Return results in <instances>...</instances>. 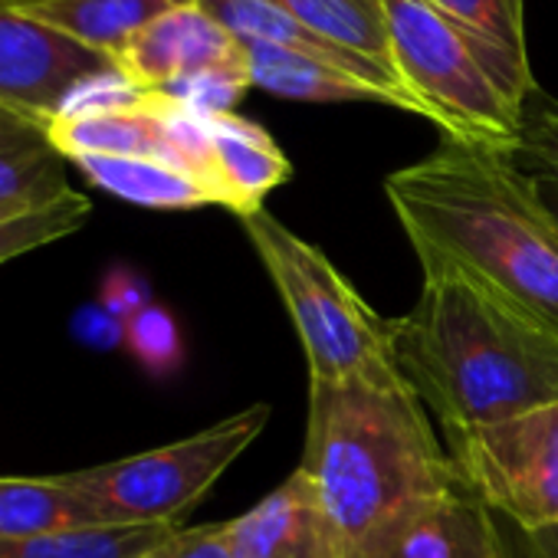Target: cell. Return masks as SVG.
<instances>
[{"instance_id": "6da1fadb", "label": "cell", "mask_w": 558, "mask_h": 558, "mask_svg": "<svg viewBox=\"0 0 558 558\" xmlns=\"http://www.w3.org/2000/svg\"><path fill=\"white\" fill-rule=\"evenodd\" d=\"M385 194L421 263L450 266L558 332V217L509 148L444 138Z\"/></svg>"}, {"instance_id": "7a4b0ae2", "label": "cell", "mask_w": 558, "mask_h": 558, "mask_svg": "<svg viewBox=\"0 0 558 558\" xmlns=\"http://www.w3.org/2000/svg\"><path fill=\"white\" fill-rule=\"evenodd\" d=\"M421 266V296L391 319V339L404 381L447 434L558 401L555 329L450 266Z\"/></svg>"}, {"instance_id": "3957f363", "label": "cell", "mask_w": 558, "mask_h": 558, "mask_svg": "<svg viewBox=\"0 0 558 558\" xmlns=\"http://www.w3.org/2000/svg\"><path fill=\"white\" fill-rule=\"evenodd\" d=\"M300 470L313 480L345 558H372L408 512L463 486L404 378L310 381Z\"/></svg>"}, {"instance_id": "277c9868", "label": "cell", "mask_w": 558, "mask_h": 558, "mask_svg": "<svg viewBox=\"0 0 558 558\" xmlns=\"http://www.w3.org/2000/svg\"><path fill=\"white\" fill-rule=\"evenodd\" d=\"M259 263L283 300L310 362V381H401L391 319H381L332 259L279 223L266 207L240 217Z\"/></svg>"}, {"instance_id": "5b68a950", "label": "cell", "mask_w": 558, "mask_h": 558, "mask_svg": "<svg viewBox=\"0 0 558 558\" xmlns=\"http://www.w3.org/2000/svg\"><path fill=\"white\" fill-rule=\"evenodd\" d=\"M391 63L444 138L515 151L525 112L502 93L470 37L427 0H385Z\"/></svg>"}, {"instance_id": "8992f818", "label": "cell", "mask_w": 558, "mask_h": 558, "mask_svg": "<svg viewBox=\"0 0 558 558\" xmlns=\"http://www.w3.org/2000/svg\"><path fill=\"white\" fill-rule=\"evenodd\" d=\"M269 408L253 404L184 440L63 473L96 525H178L233 460L266 430Z\"/></svg>"}, {"instance_id": "52a82bcc", "label": "cell", "mask_w": 558, "mask_h": 558, "mask_svg": "<svg viewBox=\"0 0 558 558\" xmlns=\"http://www.w3.org/2000/svg\"><path fill=\"white\" fill-rule=\"evenodd\" d=\"M447 437L450 463L476 502L522 532L558 529V401Z\"/></svg>"}, {"instance_id": "ba28073f", "label": "cell", "mask_w": 558, "mask_h": 558, "mask_svg": "<svg viewBox=\"0 0 558 558\" xmlns=\"http://www.w3.org/2000/svg\"><path fill=\"white\" fill-rule=\"evenodd\" d=\"M116 70L112 57L89 50L14 8H0V102L4 106L53 122L80 86Z\"/></svg>"}, {"instance_id": "9c48e42d", "label": "cell", "mask_w": 558, "mask_h": 558, "mask_svg": "<svg viewBox=\"0 0 558 558\" xmlns=\"http://www.w3.org/2000/svg\"><path fill=\"white\" fill-rule=\"evenodd\" d=\"M116 66L145 93H165L178 83L220 70H250L243 44L197 4L174 8L151 21L122 47Z\"/></svg>"}, {"instance_id": "30bf717a", "label": "cell", "mask_w": 558, "mask_h": 558, "mask_svg": "<svg viewBox=\"0 0 558 558\" xmlns=\"http://www.w3.org/2000/svg\"><path fill=\"white\" fill-rule=\"evenodd\" d=\"M223 525L236 558H345L316 486L300 466L250 512Z\"/></svg>"}, {"instance_id": "8fae6325", "label": "cell", "mask_w": 558, "mask_h": 558, "mask_svg": "<svg viewBox=\"0 0 558 558\" xmlns=\"http://www.w3.org/2000/svg\"><path fill=\"white\" fill-rule=\"evenodd\" d=\"M197 8L204 14H210L233 40H240L243 47L246 44H272V47H287V50H296V53H306L313 60H323L336 70H345L352 76H362L368 83H378L391 93H398L401 99L411 102L414 116H427V109L417 102V96L395 76L388 73L385 66L319 37L316 31H310L303 21H296L293 14H287L283 8H276L272 0H197Z\"/></svg>"}, {"instance_id": "7c38bea8", "label": "cell", "mask_w": 558, "mask_h": 558, "mask_svg": "<svg viewBox=\"0 0 558 558\" xmlns=\"http://www.w3.org/2000/svg\"><path fill=\"white\" fill-rule=\"evenodd\" d=\"M496 538L493 512L457 486L408 512L372 558H493Z\"/></svg>"}, {"instance_id": "4fadbf2b", "label": "cell", "mask_w": 558, "mask_h": 558, "mask_svg": "<svg viewBox=\"0 0 558 558\" xmlns=\"http://www.w3.org/2000/svg\"><path fill=\"white\" fill-rule=\"evenodd\" d=\"M204 125L223 207L236 217L259 210L266 194L293 174L287 155L256 122L236 112H204Z\"/></svg>"}, {"instance_id": "5bb4252c", "label": "cell", "mask_w": 558, "mask_h": 558, "mask_svg": "<svg viewBox=\"0 0 558 558\" xmlns=\"http://www.w3.org/2000/svg\"><path fill=\"white\" fill-rule=\"evenodd\" d=\"M73 194L66 158L44 119L0 102V207L11 214L44 210Z\"/></svg>"}, {"instance_id": "9a60e30c", "label": "cell", "mask_w": 558, "mask_h": 558, "mask_svg": "<svg viewBox=\"0 0 558 558\" xmlns=\"http://www.w3.org/2000/svg\"><path fill=\"white\" fill-rule=\"evenodd\" d=\"M246 63H250V83L300 102H375L391 106L401 112H414L408 99L398 93L368 83L362 76H352L345 70H336L323 60H313L306 53L272 47V44H246Z\"/></svg>"}, {"instance_id": "2e32d148", "label": "cell", "mask_w": 558, "mask_h": 558, "mask_svg": "<svg viewBox=\"0 0 558 558\" xmlns=\"http://www.w3.org/2000/svg\"><path fill=\"white\" fill-rule=\"evenodd\" d=\"M427 4L470 37L493 80L525 112L535 80L529 70L522 0H427Z\"/></svg>"}, {"instance_id": "e0dca14e", "label": "cell", "mask_w": 558, "mask_h": 558, "mask_svg": "<svg viewBox=\"0 0 558 558\" xmlns=\"http://www.w3.org/2000/svg\"><path fill=\"white\" fill-rule=\"evenodd\" d=\"M187 4L197 0H21L11 8L116 60L151 21Z\"/></svg>"}, {"instance_id": "ac0fdd59", "label": "cell", "mask_w": 558, "mask_h": 558, "mask_svg": "<svg viewBox=\"0 0 558 558\" xmlns=\"http://www.w3.org/2000/svg\"><path fill=\"white\" fill-rule=\"evenodd\" d=\"M96 187L155 210H187L217 204L214 191L191 171L161 158L138 155H86L73 161Z\"/></svg>"}, {"instance_id": "d6986e66", "label": "cell", "mask_w": 558, "mask_h": 558, "mask_svg": "<svg viewBox=\"0 0 558 558\" xmlns=\"http://www.w3.org/2000/svg\"><path fill=\"white\" fill-rule=\"evenodd\" d=\"M96 525L83 499L60 476H0V538Z\"/></svg>"}, {"instance_id": "ffe728a7", "label": "cell", "mask_w": 558, "mask_h": 558, "mask_svg": "<svg viewBox=\"0 0 558 558\" xmlns=\"http://www.w3.org/2000/svg\"><path fill=\"white\" fill-rule=\"evenodd\" d=\"M178 525H83L0 538V558H142Z\"/></svg>"}, {"instance_id": "44dd1931", "label": "cell", "mask_w": 558, "mask_h": 558, "mask_svg": "<svg viewBox=\"0 0 558 558\" xmlns=\"http://www.w3.org/2000/svg\"><path fill=\"white\" fill-rule=\"evenodd\" d=\"M272 4L293 14L296 21H303L319 37L395 73L385 0H272Z\"/></svg>"}, {"instance_id": "7402d4cb", "label": "cell", "mask_w": 558, "mask_h": 558, "mask_svg": "<svg viewBox=\"0 0 558 558\" xmlns=\"http://www.w3.org/2000/svg\"><path fill=\"white\" fill-rule=\"evenodd\" d=\"M89 214H93V204L73 191L44 210H31V214L11 217V220H0V263L17 259L31 250H40L53 240L76 233L89 220Z\"/></svg>"}, {"instance_id": "603a6c76", "label": "cell", "mask_w": 558, "mask_h": 558, "mask_svg": "<svg viewBox=\"0 0 558 558\" xmlns=\"http://www.w3.org/2000/svg\"><path fill=\"white\" fill-rule=\"evenodd\" d=\"M125 349L151 375H168L181 365V332L168 310L148 303L125 323Z\"/></svg>"}, {"instance_id": "cb8c5ba5", "label": "cell", "mask_w": 558, "mask_h": 558, "mask_svg": "<svg viewBox=\"0 0 558 558\" xmlns=\"http://www.w3.org/2000/svg\"><path fill=\"white\" fill-rule=\"evenodd\" d=\"M512 155L519 168L532 178L545 207L558 217V132L542 125L535 116H525L522 142Z\"/></svg>"}, {"instance_id": "d4e9b609", "label": "cell", "mask_w": 558, "mask_h": 558, "mask_svg": "<svg viewBox=\"0 0 558 558\" xmlns=\"http://www.w3.org/2000/svg\"><path fill=\"white\" fill-rule=\"evenodd\" d=\"M142 558H236L227 538V525H194L174 529L165 542H158Z\"/></svg>"}, {"instance_id": "484cf974", "label": "cell", "mask_w": 558, "mask_h": 558, "mask_svg": "<svg viewBox=\"0 0 558 558\" xmlns=\"http://www.w3.org/2000/svg\"><path fill=\"white\" fill-rule=\"evenodd\" d=\"M99 306H106L116 319L129 323L138 310L148 306V287L132 272V269H112L102 279V296Z\"/></svg>"}, {"instance_id": "4316f807", "label": "cell", "mask_w": 558, "mask_h": 558, "mask_svg": "<svg viewBox=\"0 0 558 558\" xmlns=\"http://www.w3.org/2000/svg\"><path fill=\"white\" fill-rule=\"evenodd\" d=\"M73 336L89 349H116V345H125V323L116 319L106 306L93 303L76 313Z\"/></svg>"}, {"instance_id": "83f0119b", "label": "cell", "mask_w": 558, "mask_h": 558, "mask_svg": "<svg viewBox=\"0 0 558 558\" xmlns=\"http://www.w3.org/2000/svg\"><path fill=\"white\" fill-rule=\"evenodd\" d=\"M529 116H535L542 125H548L551 132H558V106H555V102H545L542 109H535V112H529Z\"/></svg>"}, {"instance_id": "f1b7e54d", "label": "cell", "mask_w": 558, "mask_h": 558, "mask_svg": "<svg viewBox=\"0 0 558 558\" xmlns=\"http://www.w3.org/2000/svg\"><path fill=\"white\" fill-rule=\"evenodd\" d=\"M493 558H519V555H512V548H509V542L502 538V532H499V538H496V548H493Z\"/></svg>"}, {"instance_id": "f546056e", "label": "cell", "mask_w": 558, "mask_h": 558, "mask_svg": "<svg viewBox=\"0 0 558 558\" xmlns=\"http://www.w3.org/2000/svg\"><path fill=\"white\" fill-rule=\"evenodd\" d=\"M11 217H21V214H11V210H4V207H0V220H11Z\"/></svg>"}, {"instance_id": "4dcf8cb0", "label": "cell", "mask_w": 558, "mask_h": 558, "mask_svg": "<svg viewBox=\"0 0 558 558\" xmlns=\"http://www.w3.org/2000/svg\"><path fill=\"white\" fill-rule=\"evenodd\" d=\"M11 4H21V0H0V8H11Z\"/></svg>"}]
</instances>
